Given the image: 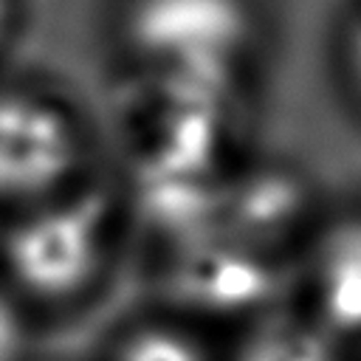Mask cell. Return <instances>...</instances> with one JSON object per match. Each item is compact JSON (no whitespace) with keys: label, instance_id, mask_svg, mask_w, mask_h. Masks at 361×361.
I'll list each match as a JSON object with an SVG mask.
<instances>
[{"label":"cell","instance_id":"6da1fadb","mask_svg":"<svg viewBox=\"0 0 361 361\" xmlns=\"http://www.w3.org/2000/svg\"><path fill=\"white\" fill-rule=\"evenodd\" d=\"M130 220L124 186L93 169L0 217V276L37 319L82 310L107 288Z\"/></svg>","mask_w":361,"mask_h":361},{"label":"cell","instance_id":"5b68a950","mask_svg":"<svg viewBox=\"0 0 361 361\" xmlns=\"http://www.w3.org/2000/svg\"><path fill=\"white\" fill-rule=\"evenodd\" d=\"M336 336H361V223L336 228L316 259V310Z\"/></svg>","mask_w":361,"mask_h":361},{"label":"cell","instance_id":"9c48e42d","mask_svg":"<svg viewBox=\"0 0 361 361\" xmlns=\"http://www.w3.org/2000/svg\"><path fill=\"white\" fill-rule=\"evenodd\" d=\"M350 65H353V73H355V79L361 85V20H358V25H355V31L350 37Z\"/></svg>","mask_w":361,"mask_h":361},{"label":"cell","instance_id":"3957f363","mask_svg":"<svg viewBox=\"0 0 361 361\" xmlns=\"http://www.w3.org/2000/svg\"><path fill=\"white\" fill-rule=\"evenodd\" d=\"M240 0H118L113 39L144 85L209 90L245 37Z\"/></svg>","mask_w":361,"mask_h":361},{"label":"cell","instance_id":"52a82bcc","mask_svg":"<svg viewBox=\"0 0 361 361\" xmlns=\"http://www.w3.org/2000/svg\"><path fill=\"white\" fill-rule=\"evenodd\" d=\"M37 313L0 276V361H25L34 344Z\"/></svg>","mask_w":361,"mask_h":361},{"label":"cell","instance_id":"ba28073f","mask_svg":"<svg viewBox=\"0 0 361 361\" xmlns=\"http://www.w3.org/2000/svg\"><path fill=\"white\" fill-rule=\"evenodd\" d=\"M23 0H0V68L23 31Z\"/></svg>","mask_w":361,"mask_h":361},{"label":"cell","instance_id":"277c9868","mask_svg":"<svg viewBox=\"0 0 361 361\" xmlns=\"http://www.w3.org/2000/svg\"><path fill=\"white\" fill-rule=\"evenodd\" d=\"M226 361H341V336L316 313L262 307L240 330Z\"/></svg>","mask_w":361,"mask_h":361},{"label":"cell","instance_id":"7a4b0ae2","mask_svg":"<svg viewBox=\"0 0 361 361\" xmlns=\"http://www.w3.org/2000/svg\"><path fill=\"white\" fill-rule=\"evenodd\" d=\"M96 169L93 130L59 87L0 68V217Z\"/></svg>","mask_w":361,"mask_h":361},{"label":"cell","instance_id":"8992f818","mask_svg":"<svg viewBox=\"0 0 361 361\" xmlns=\"http://www.w3.org/2000/svg\"><path fill=\"white\" fill-rule=\"evenodd\" d=\"M104 361H217V355L195 319L161 307L124 322L113 333Z\"/></svg>","mask_w":361,"mask_h":361}]
</instances>
